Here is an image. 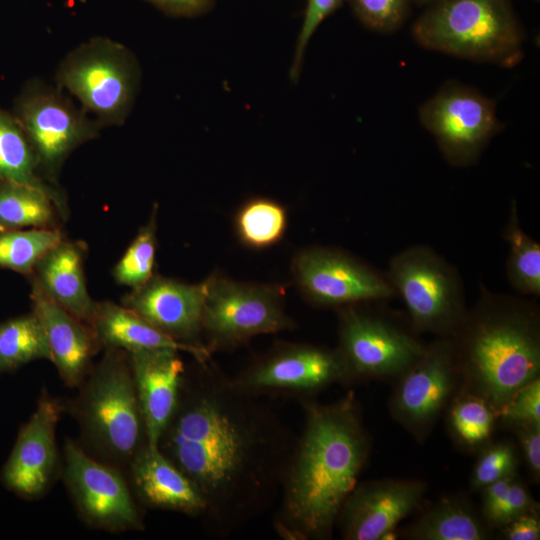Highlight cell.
Masks as SVG:
<instances>
[{"instance_id": "cell-24", "label": "cell", "mask_w": 540, "mask_h": 540, "mask_svg": "<svg viewBox=\"0 0 540 540\" xmlns=\"http://www.w3.org/2000/svg\"><path fill=\"white\" fill-rule=\"evenodd\" d=\"M414 540H483L487 524L463 498L440 500L413 522L405 532Z\"/></svg>"}, {"instance_id": "cell-25", "label": "cell", "mask_w": 540, "mask_h": 540, "mask_svg": "<svg viewBox=\"0 0 540 540\" xmlns=\"http://www.w3.org/2000/svg\"><path fill=\"white\" fill-rule=\"evenodd\" d=\"M36 155L15 115L0 108V181H12L50 193L61 206V197L38 175Z\"/></svg>"}, {"instance_id": "cell-32", "label": "cell", "mask_w": 540, "mask_h": 540, "mask_svg": "<svg viewBox=\"0 0 540 540\" xmlns=\"http://www.w3.org/2000/svg\"><path fill=\"white\" fill-rule=\"evenodd\" d=\"M155 220L143 227L114 268V278L120 284L139 288L153 276L155 260Z\"/></svg>"}, {"instance_id": "cell-4", "label": "cell", "mask_w": 540, "mask_h": 540, "mask_svg": "<svg viewBox=\"0 0 540 540\" xmlns=\"http://www.w3.org/2000/svg\"><path fill=\"white\" fill-rule=\"evenodd\" d=\"M412 34L426 49L502 66L522 54L523 33L508 0H437Z\"/></svg>"}, {"instance_id": "cell-5", "label": "cell", "mask_w": 540, "mask_h": 540, "mask_svg": "<svg viewBox=\"0 0 540 540\" xmlns=\"http://www.w3.org/2000/svg\"><path fill=\"white\" fill-rule=\"evenodd\" d=\"M140 78V66L131 50L115 40L97 36L62 59L56 72V86L76 99L103 128L126 122Z\"/></svg>"}, {"instance_id": "cell-7", "label": "cell", "mask_w": 540, "mask_h": 540, "mask_svg": "<svg viewBox=\"0 0 540 540\" xmlns=\"http://www.w3.org/2000/svg\"><path fill=\"white\" fill-rule=\"evenodd\" d=\"M15 117L36 155L39 170L52 179L81 144L101 126L59 87L33 80L16 101Z\"/></svg>"}, {"instance_id": "cell-15", "label": "cell", "mask_w": 540, "mask_h": 540, "mask_svg": "<svg viewBox=\"0 0 540 540\" xmlns=\"http://www.w3.org/2000/svg\"><path fill=\"white\" fill-rule=\"evenodd\" d=\"M427 484L419 479H380L356 485L337 520L343 538L380 540L422 502Z\"/></svg>"}, {"instance_id": "cell-38", "label": "cell", "mask_w": 540, "mask_h": 540, "mask_svg": "<svg viewBox=\"0 0 540 540\" xmlns=\"http://www.w3.org/2000/svg\"><path fill=\"white\" fill-rule=\"evenodd\" d=\"M513 429L519 440L530 474L538 481L540 475V424H525Z\"/></svg>"}, {"instance_id": "cell-11", "label": "cell", "mask_w": 540, "mask_h": 540, "mask_svg": "<svg viewBox=\"0 0 540 540\" xmlns=\"http://www.w3.org/2000/svg\"><path fill=\"white\" fill-rule=\"evenodd\" d=\"M340 318L339 351L351 377L397 380L424 354L425 345L383 317L349 307Z\"/></svg>"}, {"instance_id": "cell-23", "label": "cell", "mask_w": 540, "mask_h": 540, "mask_svg": "<svg viewBox=\"0 0 540 540\" xmlns=\"http://www.w3.org/2000/svg\"><path fill=\"white\" fill-rule=\"evenodd\" d=\"M35 283L56 303L77 319L91 324L96 305L87 290L82 253L62 241L37 263Z\"/></svg>"}, {"instance_id": "cell-34", "label": "cell", "mask_w": 540, "mask_h": 540, "mask_svg": "<svg viewBox=\"0 0 540 540\" xmlns=\"http://www.w3.org/2000/svg\"><path fill=\"white\" fill-rule=\"evenodd\" d=\"M360 21L369 29L386 33L404 21L408 0H350Z\"/></svg>"}, {"instance_id": "cell-35", "label": "cell", "mask_w": 540, "mask_h": 540, "mask_svg": "<svg viewBox=\"0 0 540 540\" xmlns=\"http://www.w3.org/2000/svg\"><path fill=\"white\" fill-rule=\"evenodd\" d=\"M497 419L511 428L540 424V377L521 387L497 411Z\"/></svg>"}, {"instance_id": "cell-21", "label": "cell", "mask_w": 540, "mask_h": 540, "mask_svg": "<svg viewBox=\"0 0 540 540\" xmlns=\"http://www.w3.org/2000/svg\"><path fill=\"white\" fill-rule=\"evenodd\" d=\"M90 325L96 340L110 349H173L188 352L201 362L209 355L205 347L173 338L125 306L97 303Z\"/></svg>"}, {"instance_id": "cell-6", "label": "cell", "mask_w": 540, "mask_h": 540, "mask_svg": "<svg viewBox=\"0 0 540 540\" xmlns=\"http://www.w3.org/2000/svg\"><path fill=\"white\" fill-rule=\"evenodd\" d=\"M386 278L415 332L452 336L467 309L460 276L445 258L425 245L407 247L392 257Z\"/></svg>"}, {"instance_id": "cell-40", "label": "cell", "mask_w": 540, "mask_h": 540, "mask_svg": "<svg viewBox=\"0 0 540 540\" xmlns=\"http://www.w3.org/2000/svg\"><path fill=\"white\" fill-rule=\"evenodd\" d=\"M164 13L176 17H195L207 13L214 0H147Z\"/></svg>"}, {"instance_id": "cell-10", "label": "cell", "mask_w": 540, "mask_h": 540, "mask_svg": "<svg viewBox=\"0 0 540 540\" xmlns=\"http://www.w3.org/2000/svg\"><path fill=\"white\" fill-rule=\"evenodd\" d=\"M460 388L451 338L440 337L397 379L389 401L391 415L415 438L424 439Z\"/></svg>"}, {"instance_id": "cell-22", "label": "cell", "mask_w": 540, "mask_h": 540, "mask_svg": "<svg viewBox=\"0 0 540 540\" xmlns=\"http://www.w3.org/2000/svg\"><path fill=\"white\" fill-rule=\"evenodd\" d=\"M134 483L150 505L185 512L204 513L205 503L189 478L160 450L145 447L132 465Z\"/></svg>"}, {"instance_id": "cell-17", "label": "cell", "mask_w": 540, "mask_h": 540, "mask_svg": "<svg viewBox=\"0 0 540 540\" xmlns=\"http://www.w3.org/2000/svg\"><path fill=\"white\" fill-rule=\"evenodd\" d=\"M177 352L173 349L129 352L147 447L151 449L158 448L178 402L185 369Z\"/></svg>"}, {"instance_id": "cell-14", "label": "cell", "mask_w": 540, "mask_h": 540, "mask_svg": "<svg viewBox=\"0 0 540 540\" xmlns=\"http://www.w3.org/2000/svg\"><path fill=\"white\" fill-rule=\"evenodd\" d=\"M65 477L88 523L113 531L140 527L137 510L120 474L90 458L71 441L65 445Z\"/></svg>"}, {"instance_id": "cell-20", "label": "cell", "mask_w": 540, "mask_h": 540, "mask_svg": "<svg viewBox=\"0 0 540 540\" xmlns=\"http://www.w3.org/2000/svg\"><path fill=\"white\" fill-rule=\"evenodd\" d=\"M31 300L51 352V361L69 386L78 385L89 365L96 338L92 330L52 300L35 282Z\"/></svg>"}, {"instance_id": "cell-26", "label": "cell", "mask_w": 540, "mask_h": 540, "mask_svg": "<svg viewBox=\"0 0 540 540\" xmlns=\"http://www.w3.org/2000/svg\"><path fill=\"white\" fill-rule=\"evenodd\" d=\"M53 204L60 207L50 193L40 188L0 181V231L46 227L54 216Z\"/></svg>"}, {"instance_id": "cell-41", "label": "cell", "mask_w": 540, "mask_h": 540, "mask_svg": "<svg viewBox=\"0 0 540 540\" xmlns=\"http://www.w3.org/2000/svg\"><path fill=\"white\" fill-rule=\"evenodd\" d=\"M418 1L419 3H429V2H435L437 0H416Z\"/></svg>"}, {"instance_id": "cell-3", "label": "cell", "mask_w": 540, "mask_h": 540, "mask_svg": "<svg viewBox=\"0 0 540 540\" xmlns=\"http://www.w3.org/2000/svg\"><path fill=\"white\" fill-rule=\"evenodd\" d=\"M534 303L482 288L452 334L461 388L497 411L539 377L540 319Z\"/></svg>"}, {"instance_id": "cell-36", "label": "cell", "mask_w": 540, "mask_h": 540, "mask_svg": "<svg viewBox=\"0 0 540 540\" xmlns=\"http://www.w3.org/2000/svg\"><path fill=\"white\" fill-rule=\"evenodd\" d=\"M343 0H308L303 23L298 35L295 57L291 67V78L299 75L305 49L320 24L331 15Z\"/></svg>"}, {"instance_id": "cell-31", "label": "cell", "mask_w": 540, "mask_h": 540, "mask_svg": "<svg viewBox=\"0 0 540 540\" xmlns=\"http://www.w3.org/2000/svg\"><path fill=\"white\" fill-rule=\"evenodd\" d=\"M286 212L276 202L256 199L247 203L237 216L240 238L252 247H266L277 242L286 228Z\"/></svg>"}, {"instance_id": "cell-18", "label": "cell", "mask_w": 540, "mask_h": 540, "mask_svg": "<svg viewBox=\"0 0 540 540\" xmlns=\"http://www.w3.org/2000/svg\"><path fill=\"white\" fill-rule=\"evenodd\" d=\"M351 377L338 350L301 346L273 356L237 382L254 391L284 389L317 391Z\"/></svg>"}, {"instance_id": "cell-2", "label": "cell", "mask_w": 540, "mask_h": 540, "mask_svg": "<svg viewBox=\"0 0 540 540\" xmlns=\"http://www.w3.org/2000/svg\"><path fill=\"white\" fill-rule=\"evenodd\" d=\"M305 424L290 455L278 526L296 538H326L357 485L370 440L352 394L305 405Z\"/></svg>"}, {"instance_id": "cell-37", "label": "cell", "mask_w": 540, "mask_h": 540, "mask_svg": "<svg viewBox=\"0 0 540 540\" xmlns=\"http://www.w3.org/2000/svg\"><path fill=\"white\" fill-rule=\"evenodd\" d=\"M538 508L528 488L516 477L487 525L503 528L517 517Z\"/></svg>"}, {"instance_id": "cell-27", "label": "cell", "mask_w": 540, "mask_h": 540, "mask_svg": "<svg viewBox=\"0 0 540 540\" xmlns=\"http://www.w3.org/2000/svg\"><path fill=\"white\" fill-rule=\"evenodd\" d=\"M496 419V410L485 399L463 388L447 407L449 432L466 449L487 445Z\"/></svg>"}, {"instance_id": "cell-9", "label": "cell", "mask_w": 540, "mask_h": 540, "mask_svg": "<svg viewBox=\"0 0 540 540\" xmlns=\"http://www.w3.org/2000/svg\"><path fill=\"white\" fill-rule=\"evenodd\" d=\"M419 119L445 159L459 167L477 161L500 126L494 102L456 82L445 84L424 102Z\"/></svg>"}, {"instance_id": "cell-13", "label": "cell", "mask_w": 540, "mask_h": 540, "mask_svg": "<svg viewBox=\"0 0 540 540\" xmlns=\"http://www.w3.org/2000/svg\"><path fill=\"white\" fill-rule=\"evenodd\" d=\"M295 269L303 291L320 305H352L396 295L385 276L335 250H307L297 258Z\"/></svg>"}, {"instance_id": "cell-16", "label": "cell", "mask_w": 540, "mask_h": 540, "mask_svg": "<svg viewBox=\"0 0 540 540\" xmlns=\"http://www.w3.org/2000/svg\"><path fill=\"white\" fill-rule=\"evenodd\" d=\"M61 413L58 401L43 395L21 428L2 479L16 494L31 498L47 487L56 462L55 430Z\"/></svg>"}, {"instance_id": "cell-29", "label": "cell", "mask_w": 540, "mask_h": 540, "mask_svg": "<svg viewBox=\"0 0 540 540\" xmlns=\"http://www.w3.org/2000/svg\"><path fill=\"white\" fill-rule=\"evenodd\" d=\"M504 238L509 246L507 278L514 289L525 295H540V245L527 235L513 203Z\"/></svg>"}, {"instance_id": "cell-19", "label": "cell", "mask_w": 540, "mask_h": 540, "mask_svg": "<svg viewBox=\"0 0 540 540\" xmlns=\"http://www.w3.org/2000/svg\"><path fill=\"white\" fill-rule=\"evenodd\" d=\"M206 281L198 285L152 277L124 299L131 309L177 340H191L202 328Z\"/></svg>"}, {"instance_id": "cell-1", "label": "cell", "mask_w": 540, "mask_h": 540, "mask_svg": "<svg viewBox=\"0 0 540 540\" xmlns=\"http://www.w3.org/2000/svg\"><path fill=\"white\" fill-rule=\"evenodd\" d=\"M190 384L183 379L158 448L196 486L204 514L230 529L282 489L295 439L254 390L237 381L212 374Z\"/></svg>"}, {"instance_id": "cell-8", "label": "cell", "mask_w": 540, "mask_h": 540, "mask_svg": "<svg viewBox=\"0 0 540 540\" xmlns=\"http://www.w3.org/2000/svg\"><path fill=\"white\" fill-rule=\"evenodd\" d=\"M111 350L88 383L82 417L89 434L102 447L129 457L136 451L144 422L131 367Z\"/></svg>"}, {"instance_id": "cell-28", "label": "cell", "mask_w": 540, "mask_h": 540, "mask_svg": "<svg viewBox=\"0 0 540 540\" xmlns=\"http://www.w3.org/2000/svg\"><path fill=\"white\" fill-rule=\"evenodd\" d=\"M37 359L51 361V352L43 326L34 313L0 324V372Z\"/></svg>"}, {"instance_id": "cell-39", "label": "cell", "mask_w": 540, "mask_h": 540, "mask_svg": "<svg viewBox=\"0 0 540 540\" xmlns=\"http://www.w3.org/2000/svg\"><path fill=\"white\" fill-rule=\"evenodd\" d=\"M501 529L503 538L507 540H538L540 538L538 508L517 517Z\"/></svg>"}, {"instance_id": "cell-30", "label": "cell", "mask_w": 540, "mask_h": 540, "mask_svg": "<svg viewBox=\"0 0 540 540\" xmlns=\"http://www.w3.org/2000/svg\"><path fill=\"white\" fill-rule=\"evenodd\" d=\"M62 241L59 231L45 227L0 231V268L31 273L40 259Z\"/></svg>"}, {"instance_id": "cell-33", "label": "cell", "mask_w": 540, "mask_h": 540, "mask_svg": "<svg viewBox=\"0 0 540 540\" xmlns=\"http://www.w3.org/2000/svg\"><path fill=\"white\" fill-rule=\"evenodd\" d=\"M518 457L516 447L510 442L485 445L473 468L470 486L473 491L516 475Z\"/></svg>"}, {"instance_id": "cell-12", "label": "cell", "mask_w": 540, "mask_h": 540, "mask_svg": "<svg viewBox=\"0 0 540 540\" xmlns=\"http://www.w3.org/2000/svg\"><path fill=\"white\" fill-rule=\"evenodd\" d=\"M289 325L276 290L227 279L206 281L202 328L215 344L236 343Z\"/></svg>"}]
</instances>
